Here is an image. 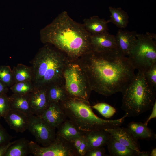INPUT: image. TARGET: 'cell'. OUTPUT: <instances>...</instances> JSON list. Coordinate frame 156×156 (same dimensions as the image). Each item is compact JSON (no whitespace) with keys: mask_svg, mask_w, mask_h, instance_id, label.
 I'll return each instance as SVG.
<instances>
[{"mask_svg":"<svg viewBox=\"0 0 156 156\" xmlns=\"http://www.w3.org/2000/svg\"><path fill=\"white\" fill-rule=\"evenodd\" d=\"M78 60L92 90L105 96L122 92L135 74L128 57L118 49L91 50Z\"/></svg>","mask_w":156,"mask_h":156,"instance_id":"cell-1","label":"cell"},{"mask_svg":"<svg viewBox=\"0 0 156 156\" xmlns=\"http://www.w3.org/2000/svg\"><path fill=\"white\" fill-rule=\"evenodd\" d=\"M40 34L42 42L52 45L70 59H78L92 50L91 35L65 11L42 29Z\"/></svg>","mask_w":156,"mask_h":156,"instance_id":"cell-2","label":"cell"},{"mask_svg":"<svg viewBox=\"0 0 156 156\" xmlns=\"http://www.w3.org/2000/svg\"><path fill=\"white\" fill-rule=\"evenodd\" d=\"M70 59L52 45L45 44L32 62L33 81L35 87H47L54 83H63V71Z\"/></svg>","mask_w":156,"mask_h":156,"instance_id":"cell-3","label":"cell"},{"mask_svg":"<svg viewBox=\"0 0 156 156\" xmlns=\"http://www.w3.org/2000/svg\"><path fill=\"white\" fill-rule=\"evenodd\" d=\"M59 105L68 120L83 134L121 126L127 117L108 120L97 116L88 101L68 97Z\"/></svg>","mask_w":156,"mask_h":156,"instance_id":"cell-4","label":"cell"},{"mask_svg":"<svg viewBox=\"0 0 156 156\" xmlns=\"http://www.w3.org/2000/svg\"><path fill=\"white\" fill-rule=\"evenodd\" d=\"M155 90L143 72L138 70L121 92V108L127 117L137 116L152 109L156 101Z\"/></svg>","mask_w":156,"mask_h":156,"instance_id":"cell-5","label":"cell"},{"mask_svg":"<svg viewBox=\"0 0 156 156\" xmlns=\"http://www.w3.org/2000/svg\"><path fill=\"white\" fill-rule=\"evenodd\" d=\"M63 77L69 97L88 101L92 90L78 59L69 60L64 69Z\"/></svg>","mask_w":156,"mask_h":156,"instance_id":"cell-6","label":"cell"},{"mask_svg":"<svg viewBox=\"0 0 156 156\" xmlns=\"http://www.w3.org/2000/svg\"><path fill=\"white\" fill-rule=\"evenodd\" d=\"M156 40L155 34H137L135 44L128 57L135 70L144 72L156 63Z\"/></svg>","mask_w":156,"mask_h":156,"instance_id":"cell-7","label":"cell"},{"mask_svg":"<svg viewBox=\"0 0 156 156\" xmlns=\"http://www.w3.org/2000/svg\"><path fill=\"white\" fill-rule=\"evenodd\" d=\"M29 148L30 153L35 156H79L73 142L57 134L55 140L49 145L42 146L31 141Z\"/></svg>","mask_w":156,"mask_h":156,"instance_id":"cell-8","label":"cell"},{"mask_svg":"<svg viewBox=\"0 0 156 156\" xmlns=\"http://www.w3.org/2000/svg\"><path fill=\"white\" fill-rule=\"evenodd\" d=\"M55 129L39 116L33 115L29 117L27 130L34 136L38 144L46 146L52 143L56 137Z\"/></svg>","mask_w":156,"mask_h":156,"instance_id":"cell-9","label":"cell"},{"mask_svg":"<svg viewBox=\"0 0 156 156\" xmlns=\"http://www.w3.org/2000/svg\"><path fill=\"white\" fill-rule=\"evenodd\" d=\"M50 103L47 87L36 88L34 90L30 93V106L34 115L40 116L48 107Z\"/></svg>","mask_w":156,"mask_h":156,"instance_id":"cell-10","label":"cell"},{"mask_svg":"<svg viewBox=\"0 0 156 156\" xmlns=\"http://www.w3.org/2000/svg\"><path fill=\"white\" fill-rule=\"evenodd\" d=\"M137 34L135 31L120 29L115 36L118 49L125 55L128 57L130 55L135 44Z\"/></svg>","mask_w":156,"mask_h":156,"instance_id":"cell-11","label":"cell"},{"mask_svg":"<svg viewBox=\"0 0 156 156\" xmlns=\"http://www.w3.org/2000/svg\"><path fill=\"white\" fill-rule=\"evenodd\" d=\"M39 116L55 128H57L67 118L59 104L54 103H50L48 107Z\"/></svg>","mask_w":156,"mask_h":156,"instance_id":"cell-12","label":"cell"},{"mask_svg":"<svg viewBox=\"0 0 156 156\" xmlns=\"http://www.w3.org/2000/svg\"><path fill=\"white\" fill-rule=\"evenodd\" d=\"M120 126L104 130L123 144L140 152V148L138 140L134 137L127 128Z\"/></svg>","mask_w":156,"mask_h":156,"instance_id":"cell-13","label":"cell"},{"mask_svg":"<svg viewBox=\"0 0 156 156\" xmlns=\"http://www.w3.org/2000/svg\"><path fill=\"white\" fill-rule=\"evenodd\" d=\"M90 44L92 50L95 51H106L118 49L115 35L108 32L91 35Z\"/></svg>","mask_w":156,"mask_h":156,"instance_id":"cell-14","label":"cell"},{"mask_svg":"<svg viewBox=\"0 0 156 156\" xmlns=\"http://www.w3.org/2000/svg\"><path fill=\"white\" fill-rule=\"evenodd\" d=\"M3 118L10 128L17 132L23 133L27 129L29 117L23 112L10 109Z\"/></svg>","mask_w":156,"mask_h":156,"instance_id":"cell-15","label":"cell"},{"mask_svg":"<svg viewBox=\"0 0 156 156\" xmlns=\"http://www.w3.org/2000/svg\"><path fill=\"white\" fill-rule=\"evenodd\" d=\"M85 135L87 142V151L107 146L112 136L105 130L93 131Z\"/></svg>","mask_w":156,"mask_h":156,"instance_id":"cell-16","label":"cell"},{"mask_svg":"<svg viewBox=\"0 0 156 156\" xmlns=\"http://www.w3.org/2000/svg\"><path fill=\"white\" fill-rule=\"evenodd\" d=\"M30 94L14 93L8 97L11 109L23 112L29 117L33 115L30 106Z\"/></svg>","mask_w":156,"mask_h":156,"instance_id":"cell-17","label":"cell"},{"mask_svg":"<svg viewBox=\"0 0 156 156\" xmlns=\"http://www.w3.org/2000/svg\"><path fill=\"white\" fill-rule=\"evenodd\" d=\"M108 23L107 21L94 16L84 19L82 25L91 35H96L107 32Z\"/></svg>","mask_w":156,"mask_h":156,"instance_id":"cell-18","label":"cell"},{"mask_svg":"<svg viewBox=\"0 0 156 156\" xmlns=\"http://www.w3.org/2000/svg\"><path fill=\"white\" fill-rule=\"evenodd\" d=\"M147 125L141 122L132 121L128 124L127 128L138 140H153L155 139L156 135Z\"/></svg>","mask_w":156,"mask_h":156,"instance_id":"cell-19","label":"cell"},{"mask_svg":"<svg viewBox=\"0 0 156 156\" xmlns=\"http://www.w3.org/2000/svg\"><path fill=\"white\" fill-rule=\"evenodd\" d=\"M107 146L110 156H139V152L123 144L112 136Z\"/></svg>","mask_w":156,"mask_h":156,"instance_id":"cell-20","label":"cell"},{"mask_svg":"<svg viewBox=\"0 0 156 156\" xmlns=\"http://www.w3.org/2000/svg\"><path fill=\"white\" fill-rule=\"evenodd\" d=\"M56 134L72 142L83 134L67 119L57 128Z\"/></svg>","mask_w":156,"mask_h":156,"instance_id":"cell-21","label":"cell"},{"mask_svg":"<svg viewBox=\"0 0 156 156\" xmlns=\"http://www.w3.org/2000/svg\"><path fill=\"white\" fill-rule=\"evenodd\" d=\"M30 142L25 138L15 141L4 156H26L30 153Z\"/></svg>","mask_w":156,"mask_h":156,"instance_id":"cell-22","label":"cell"},{"mask_svg":"<svg viewBox=\"0 0 156 156\" xmlns=\"http://www.w3.org/2000/svg\"><path fill=\"white\" fill-rule=\"evenodd\" d=\"M111 15L108 23H112L120 29L126 28L129 23V16L127 13L121 8L109 7Z\"/></svg>","mask_w":156,"mask_h":156,"instance_id":"cell-23","label":"cell"},{"mask_svg":"<svg viewBox=\"0 0 156 156\" xmlns=\"http://www.w3.org/2000/svg\"><path fill=\"white\" fill-rule=\"evenodd\" d=\"M49 100L50 103H59L68 97L63 86V83H55L47 87Z\"/></svg>","mask_w":156,"mask_h":156,"instance_id":"cell-24","label":"cell"},{"mask_svg":"<svg viewBox=\"0 0 156 156\" xmlns=\"http://www.w3.org/2000/svg\"><path fill=\"white\" fill-rule=\"evenodd\" d=\"M14 81L16 83L32 81L33 74L32 68L22 64H18L12 70Z\"/></svg>","mask_w":156,"mask_h":156,"instance_id":"cell-25","label":"cell"},{"mask_svg":"<svg viewBox=\"0 0 156 156\" xmlns=\"http://www.w3.org/2000/svg\"><path fill=\"white\" fill-rule=\"evenodd\" d=\"M35 88L31 81H25L16 83L10 89L14 93L24 94L31 93Z\"/></svg>","mask_w":156,"mask_h":156,"instance_id":"cell-26","label":"cell"},{"mask_svg":"<svg viewBox=\"0 0 156 156\" xmlns=\"http://www.w3.org/2000/svg\"><path fill=\"white\" fill-rule=\"evenodd\" d=\"M91 107L96 110L103 116L107 118L112 117L116 112L115 108L104 102L98 103Z\"/></svg>","mask_w":156,"mask_h":156,"instance_id":"cell-27","label":"cell"},{"mask_svg":"<svg viewBox=\"0 0 156 156\" xmlns=\"http://www.w3.org/2000/svg\"><path fill=\"white\" fill-rule=\"evenodd\" d=\"M0 81L7 87L12 84L14 81L12 72L10 66H0Z\"/></svg>","mask_w":156,"mask_h":156,"instance_id":"cell-28","label":"cell"},{"mask_svg":"<svg viewBox=\"0 0 156 156\" xmlns=\"http://www.w3.org/2000/svg\"><path fill=\"white\" fill-rule=\"evenodd\" d=\"M143 73L146 81L156 89V63L153 64L148 70Z\"/></svg>","mask_w":156,"mask_h":156,"instance_id":"cell-29","label":"cell"},{"mask_svg":"<svg viewBox=\"0 0 156 156\" xmlns=\"http://www.w3.org/2000/svg\"><path fill=\"white\" fill-rule=\"evenodd\" d=\"M11 109L10 103L6 94L0 95V115L4 117Z\"/></svg>","mask_w":156,"mask_h":156,"instance_id":"cell-30","label":"cell"},{"mask_svg":"<svg viewBox=\"0 0 156 156\" xmlns=\"http://www.w3.org/2000/svg\"><path fill=\"white\" fill-rule=\"evenodd\" d=\"M13 138L0 123V146L9 142Z\"/></svg>","mask_w":156,"mask_h":156,"instance_id":"cell-31","label":"cell"},{"mask_svg":"<svg viewBox=\"0 0 156 156\" xmlns=\"http://www.w3.org/2000/svg\"><path fill=\"white\" fill-rule=\"evenodd\" d=\"M105 149L103 147L93 149L87 151L85 156H107L105 154Z\"/></svg>","mask_w":156,"mask_h":156,"instance_id":"cell-32","label":"cell"},{"mask_svg":"<svg viewBox=\"0 0 156 156\" xmlns=\"http://www.w3.org/2000/svg\"><path fill=\"white\" fill-rule=\"evenodd\" d=\"M87 142L85 134L82 136V141L78 151L79 155L85 156L87 151Z\"/></svg>","mask_w":156,"mask_h":156,"instance_id":"cell-33","label":"cell"},{"mask_svg":"<svg viewBox=\"0 0 156 156\" xmlns=\"http://www.w3.org/2000/svg\"><path fill=\"white\" fill-rule=\"evenodd\" d=\"M15 142H10L0 146V156H4L8 149Z\"/></svg>","mask_w":156,"mask_h":156,"instance_id":"cell-34","label":"cell"},{"mask_svg":"<svg viewBox=\"0 0 156 156\" xmlns=\"http://www.w3.org/2000/svg\"><path fill=\"white\" fill-rule=\"evenodd\" d=\"M152 109V111L151 114L146 121L144 122L146 125H148V122L151 119L156 117V101H155Z\"/></svg>","mask_w":156,"mask_h":156,"instance_id":"cell-35","label":"cell"},{"mask_svg":"<svg viewBox=\"0 0 156 156\" xmlns=\"http://www.w3.org/2000/svg\"><path fill=\"white\" fill-rule=\"evenodd\" d=\"M83 135L75 139L73 141L74 146L77 152L81 143Z\"/></svg>","mask_w":156,"mask_h":156,"instance_id":"cell-36","label":"cell"},{"mask_svg":"<svg viewBox=\"0 0 156 156\" xmlns=\"http://www.w3.org/2000/svg\"><path fill=\"white\" fill-rule=\"evenodd\" d=\"M8 90V87L0 81V95L6 94Z\"/></svg>","mask_w":156,"mask_h":156,"instance_id":"cell-37","label":"cell"},{"mask_svg":"<svg viewBox=\"0 0 156 156\" xmlns=\"http://www.w3.org/2000/svg\"><path fill=\"white\" fill-rule=\"evenodd\" d=\"M150 152L148 151H140L139 153V156H149Z\"/></svg>","mask_w":156,"mask_h":156,"instance_id":"cell-38","label":"cell"},{"mask_svg":"<svg viewBox=\"0 0 156 156\" xmlns=\"http://www.w3.org/2000/svg\"><path fill=\"white\" fill-rule=\"evenodd\" d=\"M150 156H156V148L153 149L151 152H150Z\"/></svg>","mask_w":156,"mask_h":156,"instance_id":"cell-39","label":"cell"},{"mask_svg":"<svg viewBox=\"0 0 156 156\" xmlns=\"http://www.w3.org/2000/svg\"><path fill=\"white\" fill-rule=\"evenodd\" d=\"M1 116H0V119H1Z\"/></svg>","mask_w":156,"mask_h":156,"instance_id":"cell-40","label":"cell"}]
</instances>
